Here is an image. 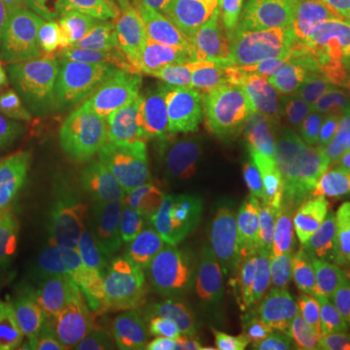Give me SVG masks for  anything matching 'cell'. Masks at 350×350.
<instances>
[{"label":"cell","mask_w":350,"mask_h":350,"mask_svg":"<svg viewBox=\"0 0 350 350\" xmlns=\"http://www.w3.org/2000/svg\"><path fill=\"white\" fill-rule=\"evenodd\" d=\"M117 140L119 129L103 109L14 133L31 183L61 226L72 232L111 222L109 167Z\"/></svg>","instance_id":"cell-1"},{"label":"cell","mask_w":350,"mask_h":350,"mask_svg":"<svg viewBox=\"0 0 350 350\" xmlns=\"http://www.w3.org/2000/svg\"><path fill=\"white\" fill-rule=\"evenodd\" d=\"M216 282L213 239L170 202L129 239L119 290L140 321L167 325L197 306Z\"/></svg>","instance_id":"cell-2"},{"label":"cell","mask_w":350,"mask_h":350,"mask_svg":"<svg viewBox=\"0 0 350 350\" xmlns=\"http://www.w3.org/2000/svg\"><path fill=\"white\" fill-rule=\"evenodd\" d=\"M234 138L208 126L123 121L109 167L111 220L144 216L179 195Z\"/></svg>","instance_id":"cell-3"},{"label":"cell","mask_w":350,"mask_h":350,"mask_svg":"<svg viewBox=\"0 0 350 350\" xmlns=\"http://www.w3.org/2000/svg\"><path fill=\"white\" fill-rule=\"evenodd\" d=\"M88 39L64 22L41 16L14 41L0 84V123L20 129L86 113L76 63Z\"/></svg>","instance_id":"cell-4"},{"label":"cell","mask_w":350,"mask_h":350,"mask_svg":"<svg viewBox=\"0 0 350 350\" xmlns=\"http://www.w3.org/2000/svg\"><path fill=\"white\" fill-rule=\"evenodd\" d=\"M282 165V152L275 146L234 138L172 202L189 224L213 239L222 226L278 191Z\"/></svg>","instance_id":"cell-5"},{"label":"cell","mask_w":350,"mask_h":350,"mask_svg":"<svg viewBox=\"0 0 350 350\" xmlns=\"http://www.w3.org/2000/svg\"><path fill=\"white\" fill-rule=\"evenodd\" d=\"M197 315L226 350H301L288 278L265 284L216 282L197 304Z\"/></svg>","instance_id":"cell-6"},{"label":"cell","mask_w":350,"mask_h":350,"mask_svg":"<svg viewBox=\"0 0 350 350\" xmlns=\"http://www.w3.org/2000/svg\"><path fill=\"white\" fill-rule=\"evenodd\" d=\"M276 243L288 280L315 278L317 282L345 271L337 265L329 170L282 189Z\"/></svg>","instance_id":"cell-7"},{"label":"cell","mask_w":350,"mask_h":350,"mask_svg":"<svg viewBox=\"0 0 350 350\" xmlns=\"http://www.w3.org/2000/svg\"><path fill=\"white\" fill-rule=\"evenodd\" d=\"M234 96L250 107L262 131L273 137L280 105L296 78L292 57L276 18L267 10L243 20L230 39Z\"/></svg>","instance_id":"cell-8"},{"label":"cell","mask_w":350,"mask_h":350,"mask_svg":"<svg viewBox=\"0 0 350 350\" xmlns=\"http://www.w3.org/2000/svg\"><path fill=\"white\" fill-rule=\"evenodd\" d=\"M280 199L282 189L278 187L271 197L257 202L214 234L216 282L265 284L284 278L276 243Z\"/></svg>","instance_id":"cell-9"},{"label":"cell","mask_w":350,"mask_h":350,"mask_svg":"<svg viewBox=\"0 0 350 350\" xmlns=\"http://www.w3.org/2000/svg\"><path fill=\"white\" fill-rule=\"evenodd\" d=\"M115 113L121 117V121L208 126L262 146H275V142L255 119L253 111L238 96H224L214 100H167L138 94L117 101Z\"/></svg>","instance_id":"cell-10"},{"label":"cell","mask_w":350,"mask_h":350,"mask_svg":"<svg viewBox=\"0 0 350 350\" xmlns=\"http://www.w3.org/2000/svg\"><path fill=\"white\" fill-rule=\"evenodd\" d=\"M345 129H350V92L317 86L296 76L276 115L273 137L278 146L306 150Z\"/></svg>","instance_id":"cell-11"},{"label":"cell","mask_w":350,"mask_h":350,"mask_svg":"<svg viewBox=\"0 0 350 350\" xmlns=\"http://www.w3.org/2000/svg\"><path fill=\"white\" fill-rule=\"evenodd\" d=\"M199 41L154 22L125 25L115 47L121 59L119 100L138 96L160 82Z\"/></svg>","instance_id":"cell-12"},{"label":"cell","mask_w":350,"mask_h":350,"mask_svg":"<svg viewBox=\"0 0 350 350\" xmlns=\"http://www.w3.org/2000/svg\"><path fill=\"white\" fill-rule=\"evenodd\" d=\"M275 18L296 76L317 86L350 92V49L333 31L296 12L284 0Z\"/></svg>","instance_id":"cell-13"},{"label":"cell","mask_w":350,"mask_h":350,"mask_svg":"<svg viewBox=\"0 0 350 350\" xmlns=\"http://www.w3.org/2000/svg\"><path fill=\"white\" fill-rule=\"evenodd\" d=\"M138 22L165 25L206 43L232 39L239 29L238 18L226 0H126L123 27Z\"/></svg>","instance_id":"cell-14"},{"label":"cell","mask_w":350,"mask_h":350,"mask_svg":"<svg viewBox=\"0 0 350 350\" xmlns=\"http://www.w3.org/2000/svg\"><path fill=\"white\" fill-rule=\"evenodd\" d=\"M142 96L167 100H214L234 96L230 43L200 41Z\"/></svg>","instance_id":"cell-15"},{"label":"cell","mask_w":350,"mask_h":350,"mask_svg":"<svg viewBox=\"0 0 350 350\" xmlns=\"http://www.w3.org/2000/svg\"><path fill=\"white\" fill-rule=\"evenodd\" d=\"M0 224L14 236L59 243L63 226L51 213L31 179H16L0 187Z\"/></svg>","instance_id":"cell-16"},{"label":"cell","mask_w":350,"mask_h":350,"mask_svg":"<svg viewBox=\"0 0 350 350\" xmlns=\"http://www.w3.org/2000/svg\"><path fill=\"white\" fill-rule=\"evenodd\" d=\"M76 82L90 109H103L121 90V59L117 47L103 41H88L76 63Z\"/></svg>","instance_id":"cell-17"},{"label":"cell","mask_w":350,"mask_h":350,"mask_svg":"<svg viewBox=\"0 0 350 350\" xmlns=\"http://www.w3.org/2000/svg\"><path fill=\"white\" fill-rule=\"evenodd\" d=\"M63 323V306L41 301L0 323V350H55Z\"/></svg>","instance_id":"cell-18"},{"label":"cell","mask_w":350,"mask_h":350,"mask_svg":"<svg viewBox=\"0 0 350 350\" xmlns=\"http://www.w3.org/2000/svg\"><path fill=\"white\" fill-rule=\"evenodd\" d=\"M47 265V251L20 239V236L14 238L12 232L0 224V300H8L24 292L45 273Z\"/></svg>","instance_id":"cell-19"},{"label":"cell","mask_w":350,"mask_h":350,"mask_svg":"<svg viewBox=\"0 0 350 350\" xmlns=\"http://www.w3.org/2000/svg\"><path fill=\"white\" fill-rule=\"evenodd\" d=\"M126 0H51V12L92 41L109 39L123 27Z\"/></svg>","instance_id":"cell-20"},{"label":"cell","mask_w":350,"mask_h":350,"mask_svg":"<svg viewBox=\"0 0 350 350\" xmlns=\"http://www.w3.org/2000/svg\"><path fill=\"white\" fill-rule=\"evenodd\" d=\"M340 273L317 280V284L323 288L327 325L333 347L337 350H350V282H345Z\"/></svg>","instance_id":"cell-21"},{"label":"cell","mask_w":350,"mask_h":350,"mask_svg":"<svg viewBox=\"0 0 350 350\" xmlns=\"http://www.w3.org/2000/svg\"><path fill=\"white\" fill-rule=\"evenodd\" d=\"M329 177L337 239V265L345 271H350V174L329 170Z\"/></svg>","instance_id":"cell-22"},{"label":"cell","mask_w":350,"mask_h":350,"mask_svg":"<svg viewBox=\"0 0 350 350\" xmlns=\"http://www.w3.org/2000/svg\"><path fill=\"white\" fill-rule=\"evenodd\" d=\"M304 152L325 160L338 172L350 174V129L337 131L329 137L321 138L315 144L308 146Z\"/></svg>","instance_id":"cell-23"},{"label":"cell","mask_w":350,"mask_h":350,"mask_svg":"<svg viewBox=\"0 0 350 350\" xmlns=\"http://www.w3.org/2000/svg\"><path fill=\"white\" fill-rule=\"evenodd\" d=\"M163 350H226V347L214 337L204 325L185 323L165 340Z\"/></svg>","instance_id":"cell-24"},{"label":"cell","mask_w":350,"mask_h":350,"mask_svg":"<svg viewBox=\"0 0 350 350\" xmlns=\"http://www.w3.org/2000/svg\"><path fill=\"white\" fill-rule=\"evenodd\" d=\"M284 2L301 16L310 18L317 24L327 25L347 0H284Z\"/></svg>","instance_id":"cell-25"},{"label":"cell","mask_w":350,"mask_h":350,"mask_svg":"<svg viewBox=\"0 0 350 350\" xmlns=\"http://www.w3.org/2000/svg\"><path fill=\"white\" fill-rule=\"evenodd\" d=\"M8 10L12 12L18 31L29 24L31 20L41 18V16H49L51 12V0H4Z\"/></svg>","instance_id":"cell-26"},{"label":"cell","mask_w":350,"mask_h":350,"mask_svg":"<svg viewBox=\"0 0 350 350\" xmlns=\"http://www.w3.org/2000/svg\"><path fill=\"white\" fill-rule=\"evenodd\" d=\"M16 36H18L16 20H14L12 12L8 10L6 2L0 0V84H2L4 66H6L10 49H12L14 41H16Z\"/></svg>","instance_id":"cell-27"},{"label":"cell","mask_w":350,"mask_h":350,"mask_svg":"<svg viewBox=\"0 0 350 350\" xmlns=\"http://www.w3.org/2000/svg\"><path fill=\"white\" fill-rule=\"evenodd\" d=\"M327 27L350 49V0L338 8V12L331 18Z\"/></svg>","instance_id":"cell-28"},{"label":"cell","mask_w":350,"mask_h":350,"mask_svg":"<svg viewBox=\"0 0 350 350\" xmlns=\"http://www.w3.org/2000/svg\"><path fill=\"white\" fill-rule=\"evenodd\" d=\"M236 4H238L241 18L247 20L253 14L262 12V10L275 16L278 6L282 4V0H236Z\"/></svg>","instance_id":"cell-29"},{"label":"cell","mask_w":350,"mask_h":350,"mask_svg":"<svg viewBox=\"0 0 350 350\" xmlns=\"http://www.w3.org/2000/svg\"><path fill=\"white\" fill-rule=\"evenodd\" d=\"M16 170V156H14L12 144L4 135V129L0 123V181Z\"/></svg>","instance_id":"cell-30"},{"label":"cell","mask_w":350,"mask_h":350,"mask_svg":"<svg viewBox=\"0 0 350 350\" xmlns=\"http://www.w3.org/2000/svg\"><path fill=\"white\" fill-rule=\"evenodd\" d=\"M0 323H2V321H0Z\"/></svg>","instance_id":"cell-31"}]
</instances>
